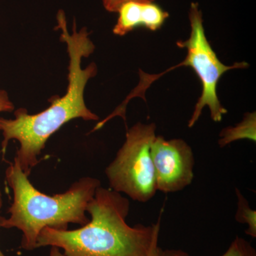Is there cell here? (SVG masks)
<instances>
[{
  "label": "cell",
  "mask_w": 256,
  "mask_h": 256,
  "mask_svg": "<svg viewBox=\"0 0 256 256\" xmlns=\"http://www.w3.org/2000/svg\"><path fill=\"white\" fill-rule=\"evenodd\" d=\"M57 26L62 31L60 41L66 44L69 56L68 86L62 97H52L50 106L40 114H28L26 109L18 108L14 119L0 118V131L2 132V152L4 156L9 142H20L15 158L26 176L38 163V156L45 148L47 140L64 124L76 118L98 120L99 117L88 108L84 100V90L89 79L98 73L95 63L82 68V58L88 57L95 50L89 32L86 28L77 31L74 22L73 32L69 33L63 10L57 14Z\"/></svg>",
  "instance_id": "1"
},
{
  "label": "cell",
  "mask_w": 256,
  "mask_h": 256,
  "mask_svg": "<svg viewBox=\"0 0 256 256\" xmlns=\"http://www.w3.org/2000/svg\"><path fill=\"white\" fill-rule=\"evenodd\" d=\"M130 202L120 193L100 186L88 204L90 222L76 230L44 228L37 238V248L55 246L66 256H148L160 234V216L151 226L126 222Z\"/></svg>",
  "instance_id": "2"
},
{
  "label": "cell",
  "mask_w": 256,
  "mask_h": 256,
  "mask_svg": "<svg viewBox=\"0 0 256 256\" xmlns=\"http://www.w3.org/2000/svg\"><path fill=\"white\" fill-rule=\"evenodd\" d=\"M5 178L14 197L8 210L10 217L3 218L2 228L21 230V247L30 252L37 248V238L46 227L67 230L70 224L82 226L88 223L87 205L100 186V180L85 176L64 193L48 196L33 186L16 158L9 162Z\"/></svg>",
  "instance_id": "3"
},
{
  "label": "cell",
  "mask_w": 256,
  "mask_h": 256,
  "mask_svg": "<svg viewBox=\"0 0 256 256\" xmlns=\"http://www.w3.org/2000/svg\"><path fill=\"white\" fill-rule=\"evenodd\" d=\"M156 130L154 124L141 122L128 130L126 142L106 169L111 190L142 203L156 195L158 190L150 152Z\"/></svg>",
  "instance_id": "4"
},
{
  "label": "cell",
  "mask_w": 256,
  "mask_h": 256,
  "mask_svg": "<svg viewBox=\"0 0 256 256\" xmlns=\"http://www.w3.org/2000/svg\"><path fill=\"white\" fill-rule=\"evenodd\" d=\"M188 18L191 26L190 38L186 41H178L176 44L188 50L186 58L180 66L193 68L202 82V95L188 120V128H192L198 121L205 106L210 108V117L214 122L222 121L224 114L228 111L222 106L217 96L216 87L220 77L232 69L246 68L248 64L240 62L226 66L218 60L205 34L203 15L198 3H192Z\"/></svg>",
  "instance_id": "5"
},
{
  "label": "cell",
  "mask_w": 256,
  "mask_h": 256,
  "mask_svg": "<svg viewBox=\"0 0 256 256\" xmlns=\"http://www.w3.org/2000/svg\"><path fill=\"white\" fill-rule=\"evenodd\" d=\"M150 152L158 191L172 193L191 184L194 158L191 146L184 140H166L162 136H156Z\"/></svg>",
  "instance_id": "6"
},
{
  "label": "cell",
  "mask_w": 256,
  "mask_h": 256,
  "mask_svg": "<svg viewBox=\"0 0 256 256\" xmlns=\"http://www.w3.org/2000/svg\"><path fill=\"white\" fill-rule=\"evenodd\" d=\"M118 18L114 33L124 36L134 28L143 26L150 31H156L163 26L169 13L154 2H128L120 8Z\"/></svg>",
  "instance_id": "7"
},
{
  "label": "cell",
  "mask_w": 256,
  "mask_h": 256,
  "mask_svg": "<svg viewBox=\"0 0 256 256\" xmlns=\"http://www.w3.org/2000/svg\"><path fill=\"white\" fill-rule=\"evenodd\" d=\"M256 112L246 114L242 122L234 127L223 130L220 132L218 146L224 148L234 141L242 139H248L256 142Z\"/></svg>",
  "instance_id": "8"
},
{
  "label": "cell",
  "mask_w": 256,
  "mask_h": 256,
  "mask_svg": "<svg viewBox=\"0 0 256 256\" xmlns=\"http://www.w3.org/2000/svg\"><path fill=\"white\" fill-rule=\"evenodd\" d=\"M236 194L238 198V207L235 218L237 222L242 224H246L248 228L246 234L252 238L256 237V212L252 210L249 206L248 202L242 194L238 188H236Z\"/></svg>",
  "instance_id": "9"
},
{
  "label": "cell",
  "mask_w": 256,
  "mask_h": 256,
  "mask_svg": "<svg viewBox=\"0 0 256 256\" xmlns=\"http://www.w3.org/2000/svg\"><path fill=\"white\" fill-rule=\"evenodd\" d=\"M160 256H190L182 250H162L160 248ZM222 256H256L254 248L245 239L237 236L230 244L226 252Z\"/></svg>",
  "instance_id": "10"
},
{
  "label": "cell",
  "mask_w": 256,
  "mask_h": 256,
  "mask_svg": "<svg viewBox=\"0 0 256 256\" xmlns=\"http://www.w3.org/2000/svg\"><path fill=\"white\" fill-rule=\"evenodd\" d=\"M132 1L154 2V0H102L104 8L110 12H118L122 4Z\"/></svg>",
  "instance_id": "11"
},
{
  "label": "cell",
  "mask_w": 256,
  "mask_h": 256,
  "mask_svg": "<svg viewBox=\"0 0 256 256\" xmlns=\"http://www.w3.org/2000/svg\"><path fill=\"white\" fill-rule=\"evenodd\" d=\"M14 109V104L10 100L8 92L0 90V112H12Z\"/></svg>",
  "instance_id": "12"
},
{
  "label": "cell",
  "mask_w": 256,
  "mask_h": 256,
  "mask_svg": "<svg viewBox=\"0 0 256 256\" xmlns=\"http://www.w3.org/2000/svg\"><path fill=\"white\" fill-rule=\"evenodd\" d=\"M158 238H159V234H156L153 240L148 256H160V248L158 246Z\"/></svg>",
  "instance_id": "13"
},
{
  "label": "cell",
  "mask_w": 256,
  "mask_h": 256,
  "mask_svg": "<svg viewBox=\"0 0 256 256\" xmlns=\"http://www.w3.org/2000/svg\"><path fill=\"white\" fill-rule=\"evenodd\" d=\"M50 256H66L64 254L60 252V248L55 246H52Z\"/></svg>",
  "instance_id": "14"
},
{
  "label": "cell",
  "mask_w": 256,
  "mask_h": 256,
  "mask_svg": "<svg viewBox=\"0 0 256 256\" xmlns=\"http://www.w3.org/2000/svg\"><path fill=\"white\" fill-rule=\"evenodd\" d=\"M3 218L4 217L0 216V228H2V222ZM0 256H5L4 254L2 252L1 249H0Z\"/></svg>",
  "instance_id": "15"
},
{
  "label": "cell",
  "mask_w": 256,
  "mask_h": 256,
  "mask_svg": "<svg viewBox=\"0 0 256 256\" xmlns=\"http://www.w3.org/2000/svg\"><path fill=\"white\" fill-rule=\"evenodd\" d=\"M3 202H2V196L1 190H0V208L2 207Z\"/></svg>",
  "instance_id": "16"
}]
</instances>
